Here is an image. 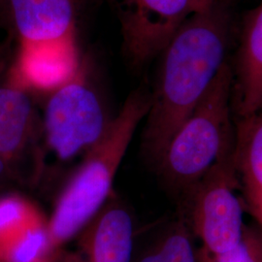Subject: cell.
<instances>
[{
    "instance_id": "obj_1",
    "label": "cell",
    "mask_w": 262,
    "mask_h": 262,
    "mask_svg": "<svg viewBox=\"0 0 262 262\" xmlns=\"http://www.w3.org/2000/svg\"><path fill=\"white\" fill-rule=\"evenodd\" d=\"M228 38V15L216 3L192 15L162 51L143 134L144 151L156 165L227 61Z\"/></svg>"
},
{
    "instance_id": "obj_2",
    "label": "cell",
    "mask_w": 262,
    "mask_h": 262,
    "mask_svg": "<svg viewBox=\"0 0 262 262\" xmlns=\"http://www.w3.org/2000/svg\"><path fill=\"white\" fill-rule=\"evenodd\" d=\"M150 95L140 90L129 94L102 138L85 152L56 201L48 227L53 242L62 247L80 234L106 204L113 184L136 128L150 110Z\"/></svg>"
},
{
    "instance_id": "obj_3",
    "label": "cell",
    "mask_w": 262,
    "mask_h": 262,
    "mask_svg": "<svg viewBox=\"0 0 262 262\" xmlns=\"http://www.w3.org/2000/svg\"><path fill=\"white\" fill-rule=\"evenodd\" d=\"M234 75L226 61L203 99L175 132L159 160L169 186L187 191L234 146L230 101Z\"/></svg>"
},
{
    "instance_id": "obj_4",
    "label": "cell",
    "mask_w": 262,
    "mask_h": 262,
    "mask_svg": "<svg viewBox=\"0 0 262 262\" xmlns=\"http://www.w3.org/2000/svg\"><path fill=\"white\" fill-rule=\"evenodd\" d=\"M110 122L98 95L79 69L48 100L43 125L48 148L59 160H70L92 149Z\"/></svg>"
},
{
    "instance_id": "obj_5",
    "label": "cell",
    "mask_w": 262,
    "mask_h": 262,
    "mask_svg": "<svg viewBox=\"0 0 262 262\" xmlns=\"http://www.w3.org/2000/svg\"><path fill=\"white\" fill-rule=\"evenodd\" d=\"M237 180L232 149L189 192L193 228L204 252L213 256L232 250L243 237V209L235 191Z\"/></svg>"
},
{
    "instance_id": "obj_6",
    "label": "cell",
    "mask_w": 262,
    "mask_h": 262,
    "mask_svg": "<svg viewBox=\"0 0 262 262\" xmlns=\"http://www.w3.org/2000/svg\"><path fill=\"white\" fill-rule=\"evenodd\" d=\"M120 24L122 52L140 67L161 54L180 28L197 12L198 0H110Z\"/></svg>"
},
{
    "instance_id": "obj_7",
    "label": "cell",
    "mask_w": 262,
    "mask_h": 262,
    "mask_svg": "<svg viewBox=\"0 0 262 262\" xmlns=\"http://www.w3.org/2000/svg\"><path fill=\"white\" fill-rule=\"evenodd\" d=\"M20 53L75 50L74 0H8Z\"/></svg>"
},
{
    "instance_id": "obj_8",
    "label": "cell",
    "mask_w": 262,
    "mask_h": 262,
    "mask_svg": "<svg viewBox=\"0 0 262 262\" xmlns=\"http://www.w3.org/2000/svg\"><path fill=\"white\" fill-rule=\"evenodd\" d=\"M79 235L85 261L131 262L134 225L121 203L105 204Z\"/></svg>"
},
{
    "instance_id": "obj_9",
    "label": "cell",
    "mask_w": 262,
    "mask_h": 262,
    "mask_svg": "<svg viewBox=\"0 0 262 262\" xmlns=\"http://www.w3.org/2000/svg\"><path fill=\"white\" fill-rule=\"evenodd\" d=\"M237 110L241 118L259 112L262 107V2L250 15L238 53Z\"/></svg>"
},
{
    "instance_id": "obj_10",
    "label": "cell",
    "mask_w": 262,
    "mask_h": 262,
    "mask_svg": "<svg viewBox=\"0 0 262 262\" xmlns=\"http://www.w3.org/2000/svg\"><path fill=\"white\" fill-rule=\"evenodd\" d=\"M34 129V109L23 84L0 85V156L10 168L25 151Z\"/></svg>"
},
{
    "instance_id": "obj_11",
    "label": "cell",
    "mask_w": 262,
    "mask_h": 262,
    "mask_svg": "<svg viewBox=\"0 0 262 262\" xmlns=\"http://www.w3.org/2000/svg\"><path fill=\"white\" fill-rule=\"evenodd\" d=\"M237 177L241 179L255 219L262 215V115L241 118L233 146Z\"/></svg>"
},
{
    "instance_id": "obj_12",
    "label": "cell",
    "mask_w": 262,
    "mask_h": 262,
    "mask_svg": "<svg viewBox=\"0 0 262 262\" xmlns=\"http://www.w3.org/2000/svg\"><path fill=\"white\" fill-rule=\"evenodd\" d=\"M62 251L53 242L40 213L0 244V262H55Z\"/></svg>"
},
{
    "instance_id": "obj_13",
    "label": "cell",
    "mask_w": 262,
    "mask_h": 262,
    "mask_svg": "<svg viewBox=\"0 0 262 262\" xmlns=\"http://www.w3.org/2000/svg\"><path fill=\"white\" fill-rule=\"evenodd\" d=\"M171 262H201L187 225L179 222L167 228L152 245Z\"/></svg>"
},
{
    "instance_id": "obj_14",
    "label": "cell",
    "mask_w": 262,
    "mask_h": 262,
    "mask_svg": "<svg viewBox=\"0 0 262 262\" xmlns=\"http://www.w3.org/2000/svg\"><path fill=\"white\" fill-rule=\"evenodd\" d=\"M39 214L36 208L18 195L0 198V244Z\"/></svg>"
},
{
    "instance_id": "obj_15",
    "label": "cell",
    "mask_w": 262,
    "mask_h": 262,
    "mask_svg": "<svg viewBox=\"0 0 262 262\" xmlns=\"http://www.w3.org/2000/svg\"><path fill=\"white\" fill-rule=\"evenodd\" d=\"M244 262H262V225L254 228L253 248Z\"/></svg>"
},
{
    "instance_id": "obj_16",
    "label": "cell",
    "mask_w": 262,
    "mask_h": 262,
    "mask_svg": "<svg viewBox=\"0 0 262 262\" xmlns=\"http://www.w3.org/2000/svg\"><path fill=\"white\" fill-rule=\"evenodd\" d=\"M137 262H171L167 257H165L162 253L155 247H150L145 253H142L140 257L137 259Z\"/></svg>"
},
{
    "instance_id": "obj_17",
    "label": "cell",
    "mask_w": 262,
    "mask_h": 262,
    "mask_svg": "<svg viewBox=\"0 0 262 262\" xmlns=\"http://www.w3.org/2000/svg\"><path fill=\"white\" fill-rule=\"evenodd\" d=\"M55 262H86L80 253H71L62 251Z\"/></svg>"
},
{
    "instance_id": "obj_18",
    "label": "cell",
    "mask_w": 262,
    "mask_h": 262,
    "mask_svg": "<svg viewBox=\"0 0 262 262\" xmlns=\"http://www.w3.org/2000/svg\"><path fill=\"white\" fill-rule=\"evenodd\" d=\"M8 172H10V168L4 161V159L0 156V183L8 176Z\"/></svg>"
},
{
    "instance_id": "obj_19",
    "label": "cell",
    "mask_w": 262,
    "mask_h": 262,
    "mask_svg": "<svg viewBox=\"0 0 262 262\" xmlns=\"http://www.w3.org/2000/svg\"><path fill=\"white\" fill-rule=\"evenodd\" d=\"M220 1L221 0H198L199 6H200V11L210 8L211 6L215 5L216 3H220Z\"/></svg>"
},
{
    "instance_id": "obj_20",
    "label": "cell",
    "mask_w": 262,
    "mask_h": 262,
    "mask_svg": "<svg viewBox=\"0 0 262 262\" xmlns=\"http://www.w3.org/2000/svg\"><path fill=\"white\" fill-rule=\"evenodd\" d=\"M256 220H257V221L259 222V224H260V225H262V215L261 216H259V217H257Z\"/></svg>"
}]
</instances>
